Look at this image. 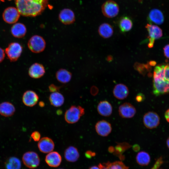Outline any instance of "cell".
Listing matches in <instances>:
<instances>
[{
  "mask_svg": "<svg viewBox=\"0 0 169 169\" xmlns=\"http://www.w3.org/2000/svg\"><path fill=\"white\" fill-rule=\"evenodd\" d=\"M98 88L95 86H92L90 90V93L92 95L95 96L98 93Z\"/></svg>",
  "mask_w": 169,
  "mask_h": 169,
  "instance_id": "38",
  "label": "cell"
},
{
  "mask_svg": "<svg viewBox=\"0 0 169 169\" xmlns=\"http://www.w3.org/2000/svg\"><path fill=\"white\" fill-rule=\"evenodd\" d=\"M101 11L105 17L108 18H113L118 14L119 8L118 4L115 1L109 0L103 4Z\"/></svg>",
  "mask_w": 169,
  "mask_h": 169,
  "instance_id": "5",
  "label": "cell"
},
{
  "mask_svg": "<svg viewBox=\"0 0 169 169\" xmlns=\"http://www.w3.org/2000/svg\"><path fill=\"white\" fill-rule=\"evenodd\" d=\"M72 76V74L70 72L64 69H59L55 74L57 80L63 84L69 82L71 79Z\"/></svg>",
  "mask_w": 169,
  "mask_h": 169,
  "instance_id": "25",
  "label": "cell"
},
{
  "mask_svg": "<svg viewBox=\"0 0 169 169\" xmlns=\"http://www.w3.org/2000/svg\"><path fill=\"white\" fill-rule=\"evenodd\" d=\"M131 146V145L127 142L117 143V145L115 147V153L116 154H120Z\"/></svg>",
  "mask_w": 169,
  "mask_h": 169,
  "instance_id": "31",
  "label": "cell"
},
{
  "mask_svg": "<svg viewBox=\"0 0 169 169\" xmlns=\"http://www.w3.org/2000/svg\"><path fill=\"white\" fill-rule=\"evenodd\" d=\"M113 92L115 98L119 100H122L128 96L129 90L125 85L122 84H119L115 86Z\"/></svg>",
  "mask_w": 169,
  "mask_h": 169,
  "instance_id": "18",
  "label": "cell"
},
{
  "mask_svg": "<svg viewBox=\"0 0 169 169\" xmlns=\"http://www.w3.org/2000/svg\"><path fill=\"white\" fill-rule=\"evenodd\" d=\"M62 113V111L61 110H58L56 111L57 114L58 115H61Z\"/></svg>",
  "mask_w": 169,
  "mask_h": 169,
  "instance_id": "47",
  "label": "cell"
},
{
  "mask_svg": "<svg viewBox=\"0 0 169 169\" xmlns=\"http://www.w3.org/2000/svg\"><path fill=\"white\" fill-rule=\"evenodd\" d=\"M133 149L135 151H137L140 149L139 146L137 144L134 145L133 146Z\"/></svg>",
  "mask_w": 169,
  "mask_h": 169,
  "instance_id": "42",
  "label": "cell"
},
{
  "mask_svg": "<svg viewBox=\"0 0 169 169\" xmlns=\"http://www.w3.org/2000/svg\"><path fill=\"white\" fill-rule=\"evenodd\" d=\"M98 32L102 37L106 38L111 37L113 33V29L111 25L107 23H104L99 27Z\"/></svg>",
  "mask_w": 169,
  "mask_h": 169,
  "instance_id": "26",
  "label": "cell"
},
{
  "mask_svg": "<svg viewBox=\"0 0 169 169\" xmlns=\"http://www.w3.org/2000/svg\"><path fill=\"white\" fill-rule=\"evenodd\" d=\"M21 163L20 160L16 157L10 158L6 163L7 169H20Z\"/></svg>",
  "mask_w": 169,
  "mask_h": 169,
  "instance_id": "29",
  "label": "cell"
},
{
  "mask_svg": "<svg viewBox=\"0 0 169 169\" xmlns=\"http://www.w3.org/2000/svg\"><path fill=\"white\" fill-rule=\"evenodd\" d=\"M165 116L166 121L169 123V108L166 111Z\"/></svg>",
  "mask_w": 169,
  "mask_h": 169,
  "instance_id": "41",
  "label": "cell"
},
{
  "mask_svg": "<svg viewBox=\"0 0 169 169\" xmlns=\"http://www.w3.org/2000/svg\"><path fill=\"white\" fill-rule=\"evenodd\" d=\"M84 113V109L82 106L80 105H72L65 113V120L69 124L75 123L79 120Z\"/></svg>",
  "mask_w": 169,
  "mask_h": 169,
  "instance_id": "2",
  "label": "cell"
},
{
  "mask_svg": "<svg viewBox=\"0 0 169 169\" xmlns=\"http://www.w3.org/2000/svg\"><path fill=\"white\" fill-rule=\"evenodd\" d=\"M118 112L120 116L122 118H130L135 115L136 110L131 103L125 102L119 106Z\"/></svg>",
  "mask_w": 169,
  "mask_h": 169,
  "instance_id": "11",
  "label": "cell"
},
{
  "mask_svg": "<svg viewBox=\"0 0 169 169\" xmlns=\"http://www.w3.org/2000/svg\"><path fill=\"white\" fill-rule=\"evenodd\" d=\"M46 163L52 167H57L60 164L62 158L59 154L56 151H51L46 156L45 159Z\"/></svg>",
  "mask_w": 169,
  "mask_h": 169,
  "instance_id": "19",
  "label": "cell"
},
{
  "mask_svg": "<svg viewBox=\"0 0 169 169\" xmlns=\"http://www.w3.org/2000/svg\"><path fill=\"white\" fill-rule=\"evenodd\" d=\"M49 100L51 105L55 107L61 106L64 101V96L59 92L52 93L49 95Z\"/></svg>",
  "mask_w": 169,
  "mask_h": 169,
  "instance_id": "24",
  "label": "cell"
},
{
  "mask_svg": "<svg viewBox=\"0 0 169 169\" xmlns=\"http://www.w3.org/2000/svg\"><path fill=\"white\" fill-rule=\"evenodd\" d=\"M22 160L24 164L28 167L33 169L37 167L40 163V158L35 152L29 151L24 154Z\"/></svg>",
  "mask_w": 169,
  "mask_h": 169,
  "instance_id": "8",
  "label": "cell"
},
{
  "mask_svg": "<svg viewBox=\"0 0 169 169\" xmlns=\"http://www.w3.org/2000/svg\"><path fill=\"white\" fill-rule=\"evenodd\" d=\"M38 105L40 107H43L45 106V104L43 101H40L39 102Z\"/></svg>",
  "mask_w": 169,
  "mask_h": 169,
  "instance_id": "45",
  "label": "cell"
},
{
  "mask_svg": "<svg viewBox=\"0 0 169 169\" xmlns=\"http://www.w3.org/2000/svg\"><path fill=\"white\" fill-rule=\"evenodd\" d=\"M112 60V57L110 56H108L107 57V60L108 61L110 62Z\"/></svg>",
  "mask_w": 169,
  "mask_h": 169,
  "instance_id": "46",
  "label": "cell"
},
{
  "mask_svg": "<svg viewBox=\"0 0 169 169\" xmlns=\"http://www.w3.org/2000/svg\"><path fill=\"white\" fill-rule=\"evenodd\" d=\"M134 68L140 73L144 75L146 71L149 70L150 67L148 64H141L138 63H136L134 65Z\"/></svg>",
  "mask_w": 169,
  "mask_h": 169,
  "instance_id": "32",
  "label": "cell"
},
{
  "mask_svg": "<svg viewBox=\"0 0 169 169\" xmlns=\"http://www.w3.org/2000/svg\"><path fill=\"white\" fill-rule=\"evenodd\" d=\"M38 146L40 151L44 153H49L54 149V144L53 141L48 137H42L38 141Z\"/></svg>",
  "mask_w": 169,
  "mask_h": 169,
  "instance_id": "13",
  "label": "cell"
},
{
  "mask_svg": "<svg viewBox=\"0 0 169 169\" xmlns=\"http://www.w3.org/2000/svg\"><path fill=\"white\" fill-rule=\"evenodd\" d=\"M5 56V54L4 50L0 47V63L4 59Z\"/></svg>",
  "mask_w": 169,
  "mask_h": 169,
  "instance_id": "39",
  "label": "cell"
},
{
  "mask_svg": "<svg viewBox=\"0 0 169 169\" xmlns=\"http://www.w3.org/2000/svg\"><path fill=\"white\" fill-rule=\"evenodd\" d=\"M79 156V152L77 148L73 146L67 147L64 152V156L65 159L68 161L74 162L77 161Z\"/></svg>",
  "mask_w": 169,
  "mask_h": 169,
  "instance_id": "22",
  "label": "cell"
},
{
  "mask_svg": "<svg viewBox=\"0 0 169 169\" xmlns=\"http://www.w3.org/2000/svg\"><path fill=\"white\" fill-rule=\"evenodd\" d=\"M20 13L17 8L10 7L6 8L3 13L4 20L6 23L12 24L16 22L19 16Z\"/></svg>",
  "mask_w": 169,
  "mask_h": 169,
  "instance_id": "10",
  "label": "cell"
},
{
  "mask_svg": "<svg viewBox=\"0 0 169 169\" xmlns=\"http://www.w3.org/2000/svg\"><path fill=\"white\" fill-rule=\"evenodd\" d=\"M98 113L100 115L105 117L110 116L112 112V107L111 104L107 100L100 101L97 107Z\"/></svg>",
  "mask_w": 169,
  "mask_h": 169,
  "instance_id": "20",
  "label": "cell"
},
{
  "mask_svg": "<svg viewBox=\"0 0 169 169\" xmlns=\"http://www.w3.org/2000/svg\"><path fill=\"white\" fill-rule=\"evenodd\" d=\"M145 96L142 93H139L136 96L135 100L138 102L143 101L145 99Z\"/></svg>",
  "mask_w": 169,
  "mask_h": 169,
  "instance_id": "36",
  "label": "cell"
},
{
  "mask_svg": "<svg viewBox=\"0 0 169 169\" xmlns=\"http://www.w3.org/2000/svg\"><path fill=\"white\" fill-rule=\"evenodd\" d=\"M108 151L110 152H113L115 151V148L113 146H110L108 148Z\"/></svg>",
  "mask_w": 169,
  "mask_h": 169,
  "instance_id": "44",
  "label": "cell"
},
{
  "mask_svg": "<svg viewBox=\"0 0 169 169\" xmlns=\"http://www.w3.org/2000/svg\"><path fill=\"white\" fill-rule=\"evenodd\" d=\"M31 136L33 140L35 141H38L41 139L40 134L37 131H35L32 132Z\"/></svg>",
  "mask_w": 169,
  "mask_h": 169,
  "instance_id": "33",
  "label": "cell"
},
{
  "mask_svg": "<svg viewBox=\"0 0 169 169\" xmlns=\"http://www.w3.org/2000/svg\"><path fill=\"white\" fill-rule=\"evenodd\" d=\"M118 26L122 32H127L132 28L133 26L132 21L129 17L126 16H124L119 20Z\"/></svg>",
  "mask_w": 169,
  "mask_h": 169,
  "instance_id": "27",
  "label": "cell"
},
{
  "mask_svg": "<svg viewBox=\"0 0 169 169\" xmlns=\"http://www.w3.org/2000/svg\"><path fill=\"white\" fill-rule=\"evenodd\" d=\"M164 54L165 56L169 58V44L165 46L163 48Z\"/></svg>",
  "mask_w": 169,
  "mask_h": 169,
  "instance_id": "37",
  "label": "cell"
},
{
  "mask_svg": "<svg viewBox=\"0 0 169 169\" xmlns=\"http://www.w3.org/2000/svg\"><path fill=\"white\" fill-rule=\"evenodd\" d=\"M21 45L18 42L10 43L5 49V53L11 62H15L18 60L23 51Z\"/></svg>",
  "mask_w": 169,
  "mask_h": 169,
  "instance_id": "4",
  "label": "cell"
},
{
  "mask_svg": "<svg viewBox=\"0 0 169 169\" xmlns=\"http://www.w3.org/2000/svg\"><path fill=\"white\" fill-rule=\"evenodd\" d=\"M4 1V0H0V2H3Z\"/></svg>",
  "mask_w": 169,
  "mask_h": 169,
  "instance_id": "50",
  "label": "cell"
},
{
  "mask_svg": "<svg viewBox=\"0 0 169 169\" xmlns=\"http://www.w3.org/2000/svg\"><path fill=\"white\" fill-rule=\"evenodd\" d=\"M11 31L12 34L14 37L20 38L25 35L27 29L23 24L17 23L12 26Z\"/></svg>",
  "mask_w": 169,
  "mask_h": 169,
  "instance_id": "23",
  "label": "cell"
},
{
  "mask_svg": "<svg viewBox=\"0 0 169 169\" xmlns=\"http://www.w3.org/2000/svg\"><path fill=\"white\" fill-rule=\"evenodd\" d=\"M46 42L42 36L34 35L32 36L28 42V46L32 52L38 53L43 52L46 47Z\"/></svg>",
  "mask_w": 169,
  "mask_h": 169,
  "instance_id": "3",
  "label": "cell"
},
{
  "mask_svg": "<svg viewBox=\"0 0 169 169\" xmlns=\"http://www.w3.org/2000/svg\"><path fill=\"white\" fill-rule=\"evenodd\" d=\"M89 169H100L99 167L96 166H94L90 167Z\"/></svg>",
  "mask_w": 169,
  "mask_h": 169,
  "instance_id": "48",
  "label": "cell"
},
{
  "mask_svg": "<svg viewBox=\"0 0 169 169\" xmlns=\"http://www.w3.org/2000/svg\"><path fill=\"white\" fill-rule=\"evenodd\" d=\"M166 144L168 148H169V137L166 141Z\"/></svg>",
  "mask_w": 169,
  "mask_h": 169,
  "instance_id": "49",
  "label": "cell"
},
{
  "mask_svg": "<svg viewBox=\"0 0 169 169\" xmlns=\"http://www.w3.org/2000/svg\"><path fill=\"white\" fill-rule=\"evenodd\" d=\"M95 155V152H93L90 151H88L85 153V156L88 158H90L92 156H93Z\"/></svg>",
  "mask_w": 169,
  "mask_h": 169,
  "instance_id": "40",
  "label": "cell"
},
{
  "mask_svg": "<svg viewBox=\"0 0 169 169\" xmlns=\"http://www.w3.org/2000/svg\"><path fill=\"white\" fill-rule=\"evenodd\" d=\"M60 21L64 24L73 23L75 21V16L73 11L69 8H64L61 11L59 15Z\"/></svg>",
  "mask_w": 169,
  "mask_h": 169,
  "instance_id": "15",
  "label": "cell"
},
{
  "mask_svg": "<svg viewBox=\"0 0 169 169\" xmlns=\"http://www.w3.org/2000/svg\"><path fill=\"white\" fill-rule=\"evenodd\" d=\"M60 87L57 86L56 85L52 84L49 85V91L52 93L56 92H59L60 89Z\"/></svg>",
  "mask_w": 169,
  "mask_h": 169,
  "instance_id": "35",
  "label": "cell"
},
{
  "mask_svg": "<svg viewBox=\"0 0 169 169\" xmlns=\"http://www.w3.org/2000/svg\"><path fill=\"white\" fill-rule=\"evenodd\" d=\"M148 33L149 48H152L155 39H159L162 35V30L158 26L152 24L147 23L145 26Z\"/></svg>",
  "mask_w": 169,
  "mask_h": 169,
  "instance_id": "7",
  "label": "cell"
},
{
  "mask_svg": "<svg viewBox=\"0 0 169 169\" xmlns=\"http://www.w3.org/2000/svg\"><path fill=\"white\" fill-rule=\"evenodd\" d=\"M153 92L156 96H158L169 92V81L153 77Z\"/></svg>",
  "mask_w": 169,
  "mask_h": 169,
  "instance_id": "6",
  "label": "cell"
},
{
  "mask_svg": "<svg viewBox=\"0 0 169 169\" xmlns=\"http://www.w3.org/2000/svg\"><path fill=\"white\" fill-rule=\"evenodd\" d=\"M143 122L146 127L149 129L156 127L160 123V117L158 115L153 111L146 113L143 117Z\"/></svg>",
  "mask_w": 169,
  "mask_h": 169,
  "instance_id": "9",
  "label": "cell"
},
{
  "mask_svg": "<svg viewBox=\"0 0 169 169\" xmlns=\"http://www.w3.org/2000/svg\"><path fill=\"white\" fill-rule=\"evenodd\" d=\"M137 163L140 165H147L150 161V157L148 153L145 151H141L138 153L136 157Z\"/></svg>",
  "mask_w": 169,
  "mask_h": 169,
  "instance_id": "28",
  "label": "cell"
},
{
  "mask_svg": "<svg viewBox=\"0 0 169 169\" xmlns=\"http://www.w3.org/2000/svg\"><path fill=\"white\" fill-rule=\"evenodd\" d=\"M164 79L169 81V66H165L163 71Z\"/></svg>",
  "mask_w": 169,
  "mask_h": 169,
  "instance_id": "34",
  "label": "cell"
},
{
  "mask_svg": "<svg viewBox=\"0 0 169 169\" xmlns=\"http://www.w3.org/2000/svg\"><path fill=\"white\" fill-rule=\"evenodd\" d=\"M39 97L34 91L28 90L23 93L22 96V101L24 105L27 106L32 107L38 103Z\"/></svg>",
  "mask_w": 169,
  "mask_h": 169,
  "instance_id": "14",
  "label": "cell"
},
{
  "mask_svg": "<svg viewBox=\"0 0 169 169\" xmlns=\"http://www.w3.org/2000/svg\"><path fill=\"white\" fill-rule=\"evenodd\" d=\"M98 167L100 169H108L107 168L105 165H102L101 163H100L98 165Z\"/></svg>",
  "mask_w": 169,
  "mask_h": 169,
  "instance_id": "43",
  "label": "cell"
},
{
  "mask_svg": "<svg viewBox=\"0 0 169 169\" xmlns=\"http://www.w3.org/2000/svg\"><path fill=\"white\" fill-rule=\"evenodd\" d=\"M104 165L108 169H128L129 168L126 166L121 161H115L113 162H108L104 164Z\"/></svg>",
  "mask_w": 169,
  "mask_h": 169,
  "instance_id": "30",
  "label": "cell"
},
{
  "mask_svg": "<svg viewBox=\"0 0 169 169\" xmlns=\"http://www.w3.org/2000/svg\"><path fill=\"white\" fill-rule=\"evenodd\" d=\"M95 127L98 135L103 137L108 136L112 129L111 124L105 120L98 121L96 124Z\"/></svg>",
  "mask_w": 169,
  "mask_h": 169,
  "instance_id": "12",
  "label": "cell"
},
{
  "mask_svg": "<svg viewBox=\"0 0 169 169\" xmlns=\"http://www.w3.org/2000/svg\"><path fill=\"white\" fill-rule=\"evenodd\" d=\"M147 18L150 24L153 23L158 25L162 24L164 20V16L161 11L156 8L153 9L150 11Z\"/></svg>",
  "mask_w": 169,
  "mask_h": 169,
  "instance_id": "17",
  "label": "cell"
},
{
  "mask_svg": "<svg viewBox=\"0 0 169 169\" xmlns=\"http://www.w3.org/2000/svg\"><path fill=\"white\" fill-rule=\"evenodd\" d=\"M45 72V70L43 65L36 63L30 66L28 69V74L31 77L37 79L42 77Z\"/></svg>",
  "mask_w": 169,
  "mask_h": 169,
  "instance_id": "16",
  "label": "cell"
},
{
  "mask_svg": "<svg viewBox=\"0 0 169 169\" xmlns=\"http://www.w3.org/2000/svg\"></svg>",
  "mask_w": 169,
  "mask_h": 169,
  "instance_id": "51",
  "label": "cell"
},
{
  "mask_svg": "<svg viewBox=\"0 0 169 169\" xmlns=\"http://www.w3.org/2000/svg\"><path fill=\"white\" fill-rule=\"evenodd\" d=\"M15 3L20 14L29 17L41 14L48 5L47 0H15Z\"/></svg>",
  "mask_w": 169,
  "mask_h": 169,
  "instance_id": "1",
  "label": "cell"
},
{
  "mask_svg": "<svg viewBox=\"0 0 169 169\" xmlns=\"http://www.w3.org/2000/svg\"><path fill=\"white\" fill-rule=\"evenodd\" d=\"M16 109L13 104L8 101H4L0 104V114L4 117H9L15 113Z\"/></svg>",
  "mask_w": 169,
  "mask_h": 169,
  "instance_id": "21",
  "label": "cell"
}]
</instances>
